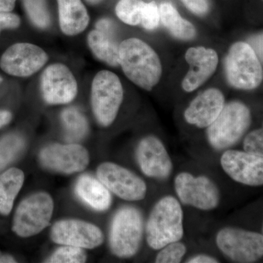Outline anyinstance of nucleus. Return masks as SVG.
<instances>
[{"mask_svg":"<svg viewBox=\"0 0 263 263\" xmlns=\"http://www.w3.org/2000/svg\"><path fill=\"white\" fill-rule=\"evenodd\" d=\"M97 175L109 191L123 200L139 201L146 197L147 186L145 181L122 166L104 162L99 166Z\"/></svg>","mask_w":263,"mask_h":263,"instance_id":"9d476101","label":"nucleus"},{"mask_svg":"<svg viewBox=\"0 0 263 263\" xmlns=\"http://www.w3.org/2000/svg\"><path fill=\"white\" fill-rule=\"evenodd\" d=\"M53 211V200L48 194L40 193L27 197L15 212L13 231L21 237L37 235L49 224Z\"/></svg>","mask_w":263,"mask_h":263,"instance_id":"6e6552de","label":"nucleus"},{"mask_svg":"<svg viewBox=\"0 0 263 263\" xmlns=\"http://www.w3.org/2000/svg\"><path fill=\"white\" fill-rule=\"evenodd\" d=\"M254 47L253 48L255 53H257L259 58L261 59V61H262V34L261 33L257 37L254 39Z\"/></svg>","mask_w":263,"mask_h":263,"instance_id":"c9c22d12","label":"nucleus"},{"mask_svg":"<svg viewBox=\"0 0 263 263\" xmlns=\"http://www.w3.org/2000/svg\"><path fill=\"white\" fill-rule=\"evenodd\" d=\"M41 91L43 99L48 104L69 103L77 95V82L67 66L53 64L43 71Z\"/></svg>","mask_w":263,"mask_h":263,"instance_id":"ddd939ff","label":"nucleus"},{"mask_svg":"<svg viewBox=\"0 0 263 263\" xmlns=\"http://www.w3.org/2000/svg\"><path fill=\"white\" fill-rule=\"evenodd\" d=\"M187 263H218L219 260L206 254H198L186 261Z\"/></svg>","mask_w":263,"mask_h":263,"instance_id":"f704fd0d","label":"nucleus"},{"mask_svg":"<svg viewBox=\"0 0 263 263\" xmlns=\"http://www.w3.org/2000/svg\"><path fill=\"white\" fill-rule=\"evenodd\" d=\"M136 159L143 174L153 179H164L173 171V162L162 142L157 137H145L138 143Z\"/></svg>","mask_w":263,"mask_h":263,"instance_id":"dca6fc26","label":"nucleus"},{"mask_svg":"<svg viewBox=\"0 0 263 263\" xmlns=\"http://www.w3.org/2000/svg\"><path fill=\"white\" fill-rule=\"evenodd\" d=\"M40 160L46 168L70 174L84 171L89 164V156L81 145L53 144L41 151Z\"/></svg>","mask_w":263,"mask_h":263,"instance_id":"4468645a","label":"nucleus"},{"mask_svg":"<svg viewBox=\"0 0 263 263\" xmlns=\"http://www.w3.org/2000/svg\"><path fill=\"white\" fill-rule=\"evenodd\" d=\"M123 97L122 83L116 74L102 70L95 76L91 86V106L99 124L108 127L114 122Z\"/></svg>","mask_w":263,"mask_h":263,"instance_id":"423d86ee","label":"nucleus"},{"mask_svg":"<svg viewBox=\"0 0 263 263\" xmlns=\"http://www.w3.org/2000/svg\"><path fill=\"white\" fill-rule=\"evenodd\" d=\"M160 21V9L155 2L146 3L141 23L143 28L153 30L158 27Z\"/></svg>","mask_w":263,"mask_h":263,"instance_id":"7c9ffc66","label":"nucleus"},{"mask_svg":"<svg viewBox=\"0 0 263 263\" xmlns=\"http://www.w3.org/2000/svg\"><path fill=\"white\" fill-rule=\"evenodd\" d=\"M12 114L7 110H0V128L7 125L11 121Z\"/></svg>","mask_w":263,"mask_h":263,"instance_id":"4c0bfd02","label":"nucleus"},{"mask_svg":"<svg viewBox=\"0 0 263 263\" xmlns=\"http://www.w3.org/2000/svg\"><path fill=\"white\" fill-rule=\"evenodd\" d=\"M119 65L128 79L142 89L151 91L160 82L162 73L160 57L138 38H129L119 45Z\"/></svg>","mask_w":263,"mask_h":263,"instance_id":"f257e3e1","label":"nucleus"},{"mask_svg":"<svg viewBox=\"0 0 263 263\" xmlns=\"http://www.w3.org/2000/svg\"><path fill=\"white\" fill-rule=\"evenodd\" d=\"M224 70L228 83L236 89H256L262 81V65L249 43L237 42L230 47L224 60Z\"/></svg>","mask_w":263,"mask_h":263,"instance_id":"20e7f679","label":"nucleus"},{"mask_svg":"<svg viewBox=\"0 0 263 263\" xmlns=\"http://www.w3.org/2000/svg\"><path fill=\"white\" fill-rule=\"evenodd\" d=\"M48 55L42 48L27 43H15L2 55L0 67L8 75L27 77L46 65Z\"/></svg>","mask_w":263,"mask_h":263,"instance_id":"9b49d317","label":"nucleus"},{"mask_svg":"<svg viewBox=\"0 0 263 263\" xmlns=\"http://www.w3.org/2000/svg\"><path fill=\"white\" fill-rule=\"evenodd\" d=\"M185 60L190 65V70L181 85L186 92L195 91L206 82L215 72L219 63L217 53L212 48L202 46L189 48Z\"/></svg>","mask_w":263,"mask_h":263,"instance_id":"f3484780","label":"nucleus"},{"mask_svg":"<svg viewBox=\"0 0 263 263\" xmlns=\"http://www.w3.org/2000/svg\"><path fill=\"white\" fill-rule=\"evenodd\" d=\"M57 249L47 261L53 263H81L86 260V252L80 247L65 245Z\"/></svg>","mask_w":263,"mask_h":263,"instance_id":"cd10ccee","label":"nucleus"},{"mask_svg":"<svg viewBox=\"0 0 263 263\" xmlns=\"http://www.w3.org/2000/svg\"><path fill=\"white\" fill-rule=\"evenodd\" d=\"M223 171L233 181L250 186L263 184V157L228 149L221 155Z\"/></svg>","mask_w":263,"mask_h":263,"instance_id":"f8f14e48","label":"nucleus"},{"mask_svg":"<svg viewBox=\"0 0 263 263\" xmlns=\"http://www.w3.org/2000/svg\"><path fill=\"white\" fill-rule=\"evenodd\" d=\"M24 181L23 171L15 167L0 175V213L3 215H8L11 212Z\"/></svg>","mask_w":263,"mask_h":263,"instance_id":"412c9836","label":"nucleus"},{"mask_svg":"<svg viewBox=\"0 0 263 263\" xmlns=\"http://www.w3.org/2000/svg\"><path fill=\"white\" fill-rule=\"evenodd\" d=\"M61 117L67 141L75 143L81 141L87 134L89 130L87 121L78 109H65L62 112Z\"/></svg>","mask_w":263,"mask_h":263,"instance_id":"b1692460","label":"nucleus"},{"mask_svg":"<svg viewBox=\"0 0 263 263\" xmlns=\"http://www.w3.org/2000/svg\"><path fill=\"white\" fill-rule=\"evenodd\" d=\"M216 242L221 253L233 262H254L262 257L261 233L228 227L218 232Z\"/></svg>","mask_w":263,"mask_h":263,"instance_id":"0eeeda50","label":"nucleus"},{"mask_svg":"<svg viewBox=\"0 0 263 263\" xmlns=\"http://www.w3.org/2000/svg\"><path fill=\"white\" fill-rule=\"evenodd\" d=\"M75 191L84 203L98 212L106 211L111 205V195L108 189L100 180L89 175H83L79 178Z\"/></svg>","mask_w":263,"mask_h":263,"instance_id":"aec40b11","label":"nucleus"},{"mask_svg":"<svg viewBox=\"0 0 263 263\" xmlns=\"http://www.w3.org/2000/svg\"><path fill=\"white\" fill-rule=\"evenodd\" d=\"M0 262H15V260L11 256L0 253Z\"/></svg>","mask_w":263,"mask_h":263,"instance_id":"58836bf2","label":"nucleus"},{"mask_svg":"<svg viewBox=\"0 0 263 263\" xmlns=\"http://www.w3.org/2000/svg\"><path fill=\"white\" fill-rule=\"evenodd\" d=\"M160 20L174 37L182 41H190L196 35L193 24L180 15L177 10L168 3H162L160 8Z\"/></svg>","mask_w":263,"mask_h":263,"instance_id":"4be33fe9","label":"nucleus"},{"mask_svg":"<svg viewBox=\"0 0 263 263\" xmlns=\"http://www.w3.org/2000/svg\"><path fill=\"white\" fill-rule=\"evenodd\" d=\"M181 1L194 14L202 16L209 12V4L208 0H181Z\"/></svg>","mask_w":263,"mask_h":263,"instance_id":"2f4dec72","label":"nucleus"},{"mask_svg":"<svg viewBox=\"0 0 263 263\" xmlns=\"http://www.w3.org/2000/svg\"><path fill=\"white\" fill-rule=\"evenodd\" d=\"M226 105L224 95L220 90L209 89L196 97L188 108L183 117L186 122L198 128H207L221 113Z\"/></svg>","mask_w":263,"mask_h":263,"instance_id":"a211bd4d","label":"nucleus"},{"mask_svg":"<svg viewBox=\"0 0 263 263\" xmlns=\"http://www.w3.org/2000/svg\"><path fill=\"white\" fill-rule=\"evenodd\" d=\"M243 149L247 153L263 157L262 128L249 133L243 140Z\"/></svg>","mask_w":263,"mask_h":263,"instance_id":"c756f323","label":"nucleus"},{"mask_svg":"<svg viewBox=\"0 0 263 263\" xmlns=\"http://www.w3.org/2000/svg\"><path fill=\"white\" fill-rule=\"evenodd\" d=\"M101 1L102 0H86V2L92 5L98 4V3Z\"/></svg>","mask_w":263,"mask_h":263,"instance_id":"ea45409f","label":"nucleus"},{"mask_svg":"<svg viewBox=\"0 0 263 263\" xmlns=\"http://www.w3.org/2000/svg\"><path fill=\"white\" fill-rule=\"evenodd\" d=\"M25 147L24 138L18 135L9 134L0 140V171L15 160Z\"/></svg>","mask_w":263,"mask_h":263,"instance_id":"393cba45","label":"nucleus"},{"mask_svg":"<svg viewBox=\"0 0 263 263\" xmlns=\"http://www.w3.org/2000/svg\"><path fill=\"white\" fill-rule=\"evenodd\" d=\"M88 44L97 58L112 67L119 65V47L114 36L91 31L88 35Z\"/></svg>","mask_w":263,"mask_h":263,"instance_id":"5701e85b","label":"nucleus"},{"mask_svg":"<svg viewBox=\"0 0 263 263\" xmlns=\"http://www.w3.org/2000/svg\"><path fill=\"white\" fill-rule=\"evenodd\" d=\"M183 214L177 199L165 196L152 209L146 227L148 247L160 250L172 242L179 241L183 236Z\"/></svg>","mask_w":263,"mask_h":263,"instance_id":"f03ea898","label":"nucleus"},{"mask_svg":"<svg viewBox=\"0 0 263 263\" xmlns=\"http://www.w3.org/2000/svg\"><path fill=\"white\" fill-rule=\"evenodd\" d=\"M20 23L18 15L10 12H0V32L3 29L17 28Z\"/></svg>","mask_w":263,"mask_h":263,"instance_id":"473e14b6","label":"nucleus"},{"mask_svg":"<svg viewBox=\"0 0 263 263\" xmlns=\"http://www.w3.org/2000/svg\"><path fill=\"white\" fill-rule=\"evenodd\" d=\"M96 29L114 37L115 34V26L114 22L109 18H102L99 20L96 24Z\"/></svg>","mask_w":263,"mask_h":263,"instance_id":"72a5a7b5","label":"nucleus"},{"mask_svg":"<svg viewBox=\"0 0 263 263\" xmlns=\"http://www.w3.org/2000/svg\"><path fill=\"white\" fill-rule=\"evenodd\" d=\"M60 28L69 36L80 34L87 27L89 15L81 0H57Z\"/></svg>","mask_w":263,"mask_h":263,"instance_id":"6ab92c4d","label":"nucleus"},{"mask_svg":"<svg viewBox=\"0 0 263 263\" xmlns=\"http://www.w3.org/2000/svg\"><path fill=\"white\" fill-rule=\"evenodd\" d=\"M175 190L180 201L202 211L216 209L220 201L219 189L206 176H194L189 173L177 175Z\"/></svg>","mask_w":263,"mask_h":263,"instance_id":"1a4fd4ad","label":"nucleus"},{"mask_svg":"<svg viewBox=\"0 0 263 263\" xmlns=\"http://www.w3.org/2000/svg\"><path fill=\"white\" fill-rule=\"evenodd\" d=\"M146 3L142 0H120L116 6L118 18L128 25L141 24Z\"/></svg>","mask_w":263,"mask_h":263,"instance_id":"a878e982","label":"nucleus"},{"mask_svg":"<svg viewBox=\"0 0 263 263\" xmlns=\"http://www.w3.org/2000/svg\"><path fill=\"white\" fill-rule=\"evenodd\" d=\"M16 0H0V12H11Z\"/></svg>","mask_w":263,"mask_h":263,"instance_id":"e433bc0d","label":"nucleus"},{"mask_svg":"<svg viewBox=\"0 0 263 263\" xmlns=\"http://www.w3.org/2000/svg\"><path fill=\"white\" fill-rule=\"evenodd\" d=\"M29 18L39 28H47L49 26V12L46 0H22Z\"/></svg>","mask_w":263,"mask_h":263,"instance_id":"bb28decb","label":"nucleus"},{"mask_svg":"<svg viewBox=\"0 0 263 263\" xmlns=\"http://www.w3.org/2000/svg\"><path fill=\"white\" fill-rule=\"evenodd\" d=\"M143 219L139 211L124 207L118 211L110 232V250L121 258L133 257L139 250L143 239Z\"/></svg>","mask_w":263,"mask_h":263,"instance_id":"39448f33","label":"nucleus"},{"mask_svg":"<svg viewBox=\"0 0 263 263\" xmlns=\"http://www.w3.org/2000/svg\"><path fill=\"white\" fill-rule=\"evenodd\" d=\"M250 124L248 107L240 102H231L224 105L218 117L207 127L208 141L215 149H227L240 141Z\"/></svg>","mask_w":263,"mask_h":263,"instance_id":"7ed1b4c3","label":"nucleus"},{"mask_svg":"<svg viewBox=\"0 0 263 263\" xmlns=\"http://www.w3.org/2000/svg\"><path fill=\"white\" fill-rule=\"evenodd\" d=\"M2 81H3V79H2L1 76H0V83H1Z\"/></svg>","mask_w":263,"mask_h":263,"instance_id":"a19ab883","label":"nucleus"},{"mask_svg":"<svg viewBox=\"0 0 263 263\" xmlns=\"http://www.w3.org/2000/svg\"><path fill=\"white\" fill-rule=\"evenodd\" d=\"M51 238L59 245L94 249L103 243V232L94 224L80 220H62L51 230Z\"/></svg>","mask_w":263,"mask_h":263,"instance_id":"2eb2a0df","label":"nucleus"},{"mask_svg":"<svg viewBox=\"0 0 263 263\" xmlns=\"http://www.w3.org/2000/svg\"><path fill=\"white\" fill-rule=\"evenodd\" d=\"M156 257L157 263H179L186 252V246L179 241L172 242L160 249Z\"/></svg>","mask_w":263,"mask_h":263,"instance_id":"c85d7f7f","label":"nucleus"}]
</instances>
